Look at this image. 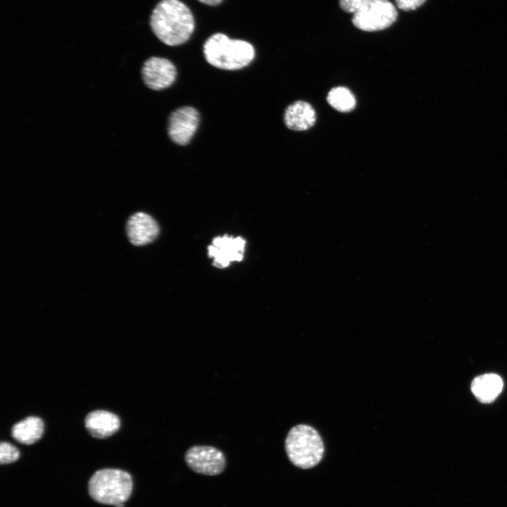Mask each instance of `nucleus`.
I'll use <instances>...</instances> for the list:
<instances>
[{"label":"nucleus","instance_id":"obj_1","mask_svg":"<svg viewBox=\"0 0 507 507\" xmlns=\"http://www.w3.org/2000/svg\"><path fill=\"white\" fill-rule=\"evenodd\" d=\"M149 24L156 37L169 46L186 42L195 27L191 10L180 0H161L153 9Z\"/></svg>","mask_w":507,"mask_h":507},{"label":"nucleus","instance_id":"obj_2","mask_svg":"<svg viewBox=\"0 0 507 507\" xmlns=\"http://www.w3.org/2000/svg\"><path fill=\"white\" fill-rule=\"evenodd\" d=\"M203 52L211 65L226 70H235L247 66L254 58L255 49L251 44L230 39L223 33H215L204 42Z\"/></svg>","mask_w":507,"mask_h":507},{"label":"nucleus","instance_id":"obj_3","mask_svg":"<svg viewBox=\"0 0 507 507\" xmlns=\"http://www.w3.org/2000/svg\"><path fill=\"white\" fill-rule=\"evenodd\" d=\"M324 450L319 433L308 425L292 427L285 439L288 458L293 465L303 469L315 466L321 461Z\"/></svg>","mask_w":507,"mask_h":507},{"label":"nucleus","instance_id":"obj_4","mask_svg":"<svg viewBox=\"0 0 507 507\" xmlns=\"http://www.w3.org/2000/svg\"><path fill=\"white\" fill-rule=\"evenodd\" d=\"M131 475L122 470L106 468L97 470L88 483L90 496L96 502L116 506L124 503L131 495Z\"/></svg>","mask_w":507,"mask_h":507},{"label":"nucleus","instance_id":"obj_5","mask_svg":"<svg viewBox=\"0 0 507 507\" xmlns=\"http://www.w3.org/2000/svg\"><path fill=\"white\" fill-rule=\"evenodd\" d=\"M398 17L395 6L389 0H369L353 13L351 21L358 29L376 32L388 28Z\"/></svg>","mask_w":507,"mask_h":507},{"label":"nucleus","instance_id":"obj_6","mask_svg":"<svg viewBox=\"0 0 507 507\" xmlns=\"http://www.w3.org/2000/svg\"><path fill=\"white\" fill-rule=\"evenodd\" d=\"M184 461L192 471L210 476L220 474L226 465L222 451L206 445H196L189 448L185 453Z\"/></svg>","mask_w":507,"mask_h":507},{"label":"nucleus","instance_id":"obj_7","mask_svg":"<svg viewBox=\"0 0 507 507\" xmlns=\"http://www.w3.org/2000/svg\"><path fill=\"white\" fill-rule=\"evenodd\" d=\"M140 75L144 85L154 91H160L170 87L175 81L177 70L168 59L151 56L143 62Z\"/></svg>","mask_w":507,"mask_h":507},{"label":"nucleus","instance_id":"obj_8","mask_svg":"<svg viewBox=\"0 0 507 507\" xmlns=\"http://www.w3.org/2000/svg\"><path fill=\"white\" fill-rule=\"evenodd\" d=\"M199 113L191 106H182L173 111L168 123V134L178 145L187 144L194 135L199 123Z\"/></svg>","mask_w":507,"mask_h":507},{"label":"nucleus","instance_id":"obj_9","mask_svg":"<svg viewBox=\"0 0 507 507\" xmlns=\"http://www.w3.org/2000/svg\"><path fill=\"white\" fill-rule=\"evenodd\" d=\"M246 241L241 237L225 234L215 237L208 247V256L213 258V265L218 268L227 267L232 261H241L244 257Z\"/></svg>","mask_w":507,"mask_h":507},{"label":"nucleus","instance_id":"obj_10","mask_svg":"<svg viewBox=\"0 0 507 507\" xmlns=\"http://www.w3.org/2000/svg\"><path fill=\"white\" fill-rule=\"evenodd\" d=\"M159 231L156 220L149 214L142 211L132 214L125 224L127 237L136 246L153 242L157 238Z\"/></svg>","mask_w":507,"mask_h":507},{"label":"nucleus","instance_id":"obj_11","mask_svg":"<svg viewBox=\"0 0 507 507\" xmlns=\"http://www.w3.org/2000/svg\"><path fill=\"white\" fill-rule=\"evenodd\" d=\"M84 425L92 437L103 439L116 432L120 427V422L119 418L114 413L97 410L86 416Z\"/></svg>","mask_w":507,"mask_h":507},{"label":"nucleus","instance_id":"obj_12","mask_svg":"<svg viewBox=\"0 0 507 507\" xmlns=\"http://www.w3.org/2000/svg\"><path fill=\"white\" fill-rule=\"evenodd\" d=\"M315 112L307 102L298 101L289 105L285 110L284 121L286 126L293 130H306L315 122Z\"/></svg>","mask_w":507,"mask_h":507},{"label":"nucleus","instance_id":"obj_13","mask_svg":"<svg viewBox=\"0 0 507 507\" xmlns=\"http://www.w3.org/2000/svg\"><path fill=\"white\" fill-rule=\"evenodd\" d=\"M503 386V380L499 375L486 373L475 377L471 382L470 389L480 402L489 403L499 395Z\"/></svg>","mask_w":507,"mask_h":507},{"label":"nucleus","instance_id":"obj_14","mask_svg":"<svg viewBox=\"0 0 507 507\" xmlns=\"http://www.w3.org/2000/svg\"><path fill=\"white\" fill-rule=\"evenodd\" d=\"M43 420L37 416H30L15 423L11 429L12 437L23 444L37 442L44 433Z\"/></svg>","mask_w":507,"mask_h":507},{"label":"nucleus","instance_id":"obj_15","mask_svg":"<svg viewBox=\"0 0 507 507\" xmlns=\"http://www.w3.org/2000/svg\"><path fill=\"white\" fill-rule=\"evenodd\" d=\"M328 103L340 112H349L356 106V99L351 92L344 87L332 89L327 97Z\"/></svg>","mask_w":507,"mask_h":507},{"label":"nucleus","instance_id":"obj_16","mask_svg":"<svg viewBox=\"0 0 507 507\" xmlns=\"http://www.w3.org/2000/svg\"><path fill=\"white\" fill-rule=\"evenodd\" d=\"M18 449L8 442H1L0 445V462L8 464L15 462L19 458Z\"/></svg>","mask_w":507,"mask_h":507},{"label":"nucleus","instance_id":"obj_17","mask_svg":"<svg viewBox=\"0 0 507 507\" xmlns=\"http://www.w3.org/2000/svg\"><path fill=\"white\" fill-rule=\"evenodd\" d=\"M368 1L369 0H339V5L344 11L354 13Z\"/></svg>","mask_w":507,"mask_h":507},{"label":"nucleus","instance_id":"obj_18","mask_svg":"<svg viewBox=\"0 0 507 507\" xmlns=\"http://www.w3.org/2000/svg\"><path fill=\"white\" fill-rule=\"evenodd\" d=\"M399 8L405 11H413L421 6L426 0H394Z\"/></svg>","mask_w":507,"mask_h":507},{"label":"nucleus","instance_id":"obj_19","mask_svg":"<svg viewBox=\"0 0 507 507\" xmlns=\"http://www.w3.org/2000/svg\"><path fill=\"white\" fill-rule=\"evenodd\" d=\"M197 1H199V2H201L204 4L214 6L219 5L220 3H222V1L223 0H197Z\"/></svg>","mask_w":507,"mask_h":507}]
</instances>
